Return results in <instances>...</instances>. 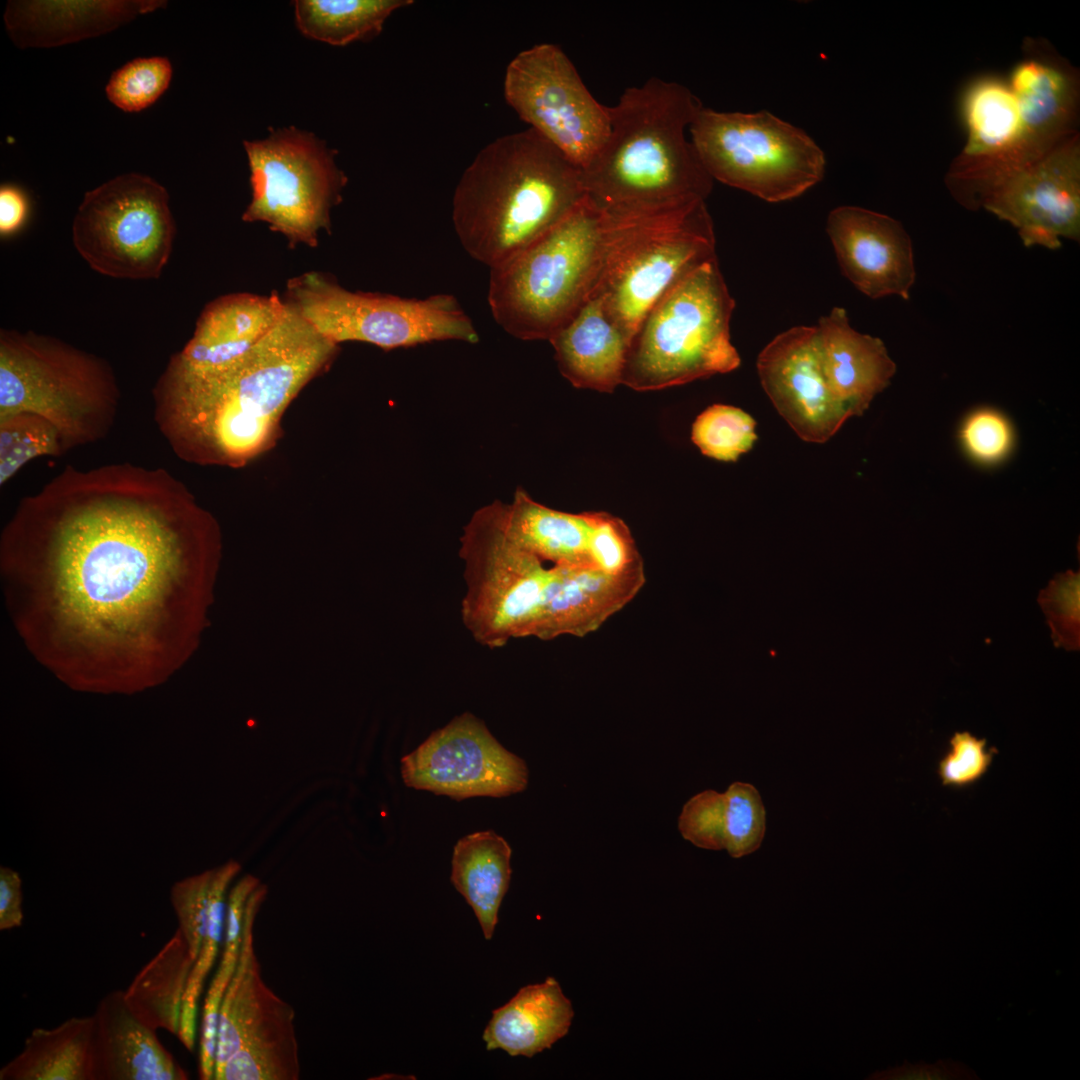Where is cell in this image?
<instances>
[{"label":"cell","mask_w":1080,"mask_h":1080,"mask_svg":"<svg viewBox=\"0 0 1080 1080\" xmlns=\"http://www.w3.org/2000/svg\"><path fill=\"white\" fill-rule=\"evenodd\" d=\"M218 527L168 470L66 465L0 536L7 609L30 653L85 693L165 682L203 625Z\"/></svg>","instance_id":"obj_1"},{"label":"cell","mask_w":1080,"mask_h":1080,"mask_svg":"<svg viewBox=\"0 0 1080 1080\" xmlns=\"http://www.w3.org/2000/svg\"><path fill=\"white\" fill-rule=\"evenodd\" d=\"M286 304L277 326L227 367L190 373L167 364L152 390L153 416L179 458L243 465L269 447L290 402L331 363L338 344Z\"/></svg>","instance_id":"obj_2"},{"label":"cell","mask_w":1080,"mask_h":1080,"mask_svg":"<svg viewBox=\"0 0 1080 1080\" xmlns=\"http://www.w3.org/2000/svg\"><path fill=\"white\" fill-rule=\"evenodd\" d=\"M585 196L581 169L527 128L476 154L455 187L452 223L464 250L491 269L550 230Z\"/></svg>","instance_id":"obj_3"},{"label":"cell","mask_w":1080,"mask_h":1080,"mask_svg":"<svg viewBox=\"0 0 1080 1080\" xmlns=\"http://www.w3.org/2000/svg\"><path fill=\"white\" fill-rule=\"evenodd\" d=\"M700 100L684 85L652 77L609 107L610 132L583 168L593 201L606 209H652L705 201L713 179L686 136Z\"/></svg>","instance_id":"obj_4"},{"label":"cell","mask_w":1080,"mask_h":1080,"mask_svg":"<svg viewBox=\"0 0 1080 1080\" xmlns=\"http://www.w3.org/2000/svg\"><path fill=\"white\" fill-rule=\"evenodd\" d=\"M616 215L589 196L506 262L490 269L496 323L521 340H546L593 295L613 241Z\"/></svg>","instance_id":"obj_5"},{"label":"cell","mask_w":1080,"mask_h":1080,"mask_svg":"<svg viewBox=\"0 0 1080 1080\" xmlns=\"http://www.w3.org/2000/svg\"><path fill=\"white\" fill-rule=\"evenodd\" d=\"M499 511L500 502L478 510L461 537L463 622L489 648L513 638L559 637L571 581L593 565L557 564L521 548L506 534Z\"/></svg>","instance_id":"obj_6"},{"label":"cell","mask_w":1080,"mask_h":1080,"mask_svg":"<svg viewBox=\"0 0 1080 1080\" xmlns=\"http://www.w3.org/2000/svg\"><path fill=\"white\" fill-rule=\"evenodd\" d=\"M120 400L116 374L102 357L53 336L0 330V417L45 418L67 453L106 438Z\"/></svg>","instance_id":"obj_7"},{"label":"cell","mask_w":1080,"mask_h":1080,"mask_svg":"<svg viewBox=\"0 0 1080 1080\" xmlns=\"http://www.w3.org/2000/svg\"><path fill=\"white\" fill-rule=\"evenodd\" d=\"M735 308L713 258L680 280L646 313L630 339L622 385L636 391L683 385L739 367L731 343Z\"/></svg>","instance_id":"obj_8"},{"label":"cell","mask_w":1080,"mask_h":1080,"mask_svg":"<svg viewBox=\"0 0 1080 1080\" xmlns=\"http://www.w3.org/2000/svg\"><path fill=\"white\" fill-rule=\"evenodd\" d=\"M615 233L592 295L629 342L646 313L680 280L716 257L712 218L703 200L613 210Z\"/></svg>","instance_id":"obj_9"},{"label":"cell","mask_w":1080,"mask_h":1080,"mask_svg":"<svg viewBox=\"0 0 1080 1080\" xmlns=\"http://www.w3.org/2000/svg\"><path fill=\"white\" fill-rule=\"evenodd\" d=\"M689 132L713 181L767 202L796 198L825 173V154L815 141L767 111L720 112L702 106Z\"/></svg>","instance_id":"obj_10"},{"label":"cell","mask_w":1080,"mask_h":1080,"mask_svg":"<svg viewBox=\"0 0 1080 1080\" xmlns=\"http://www.w3.org/2000/svg\"><path fill=\"white\" fill-rule=\"evenodd\" d=\"M284 300L336 344L358 341L388 350L479 340L471 319L449 294L417 299L350 291L327 274L311 271L288 281Z\"/></svg>","instance_id":"obj_11"},{"label":"cell","mask_w":1080,"mask_h":1080,"mask_svg":"<svg viewBox=\"0 0 1080 1080\" xmlns=\"http://www.w3.org/2000/svg\"><path fill=\"white\" fill-rule=\"evenodd\" d=\"M244 149L252 194L243 221L266 223L292 246H317L320 233H330L331 210L348 182L337 151L294 126L246 140Z\"/></svg>","instance_id":"obj_12"},{"label":"cell","mask_w":1080,"mask_h":1080,"mask_svg":"<svg viewBox=\"0 0 1080 1080\" xmlns=\"http://www.w3.org/2000/svg\"><path fill=\"white\" fill-rule=\"evenodd\" d=\"M175 222L167 190L125 173L85 193L72 225L75 249L104 276L159 278L173 249Z\"/></svg>","instance_id":"obj_13"},{"label":"cell","mask_w":1080,"mask_h":1080,"mask_svg":"<svg viewBox=\"0 0 1080 1080\" xmlns=\"http://www.w3.org/2000/svg\"><path fill=\"white\" fill-rule=\"evenodd\" d=\"M503 95L518 117L581 170L610 132L609 106L598 102L557 45L540 43L507 65Z\"/></svg>","instance_id":"obj_14"},{"label":"cell","mask_w":1080,"mask_h":1080,"mask_svg":"<svg viewBox=\"0 0 1080 1080\" xmlns=\"http://www.w3.org/2000/svg\"><path fill=\"white\" fill-rule=\"evenodd\" d=\"M401 775L408 787L457 800L504 797L522 792L528 784L524 760L505 749L470 713L455 717L405 755Z\"/></svg>","instance_id":"obj_15"},{"label":"cell","mask_w":1080,"mask_h":1080,"mask_svg":"<svg viewBox=\"0 0 1080 1080\" xmlns=\"http://www.w3.org/2000/svg\"><path fill=\"white\" fill-rule=\"evenodd\" d=\"M500 515L509 538L543 560L593 565L613 575L644 573L629 528L609 513L558 511L518 489L511 504L500 503Z\"/></svg>","instance_id":"obj_16"},{"label":"cell","mask_w":1080,"mask_h":1080,"mask_svg":"<svg viewBox=\"0 0 1080 1080\" xmlns=\"http://www.w3.org/2000/svg\"><path fill=\"white\" fill-rule=\"evenodd\" d=\"M982 208L1014 226L1026 247L1057 249L1080 239V140L1075 133L1022 166L987 196Z\"/></svg>","instance_id":"obj_17"},{"label":"cell","mask_w":1080,"mask_h":1080,"mask_svg":"<svg viewBox=\"0 0 1080 1080\" xmlns=\"http://www.w3.org/2000/svg\"><path fill=\"white\" fill-rule=\"evenodd\" d=\"M962 113L967 142L951 164L945 182L960 205L977 210L1000 182L1032 161L1007 81L995 76L973 81L964 93Z\"/></svg>","instance_id":"obj_18"},{"label":"cell","mask_w":1080,"mask_h":1080,"mask_svg":"<svg viewBox=\"0 0 1080 1080\" xmlns=\"http://www.w3.org/2000/svg\"><path fill=\"white\" fill-rule=\"evenodd\" d=\"M757 371L776 410L804 441L824 443L850 418L824 375L816 326H795L760 352Z\"/></svg>","instance_id":"obj_19"},{"label":"cell","mask_w":1080,"mask_h":1080,"mask_svg":"<svg viewBox=\"0 0 1080 1080\" xmlns=\"http://www.w3.org/2000/svg\"><path fill=\"white\" fill-rule=\"evenodd\" d=\"M826 232L841 272L861 293L910 298L916 269L911 239L899 221L844 205L829 213Z\"/></svg>","instance_id":"obj_20"},{"label":"cell","mask_w":1080,"mask_h":1080,"mask_svg":"<svg viewBox=\"0 0 1080 1080\" xmlns=\"http://www.w3.org/2000/svg\"><path fill=\"white\" fill-rule=\"evenodd\" d=\"M266 895L260 883L247 903L237 966L219 1011L214 1077L244 1046L297 1040L295 1011L264 982L255 952L254 923Z\"/></svg>","instance_id":"obj_21"},{"label":"cell","mask_w":1080,"mask_h":1080,"mask_svg":"<svg viewBox=\"0 0 1080 1080\" xmlns=\"http://www.w3.org/2000/svg\"><path fill=\"white\" fill-rule=\"evenodd\" d=\"M286 309L285 300L276 293L219 296L204 307L192 337L168 364L190 373L223 369L267 336Z\"/></svg>","instance_id":"obj_22"},{"label":"cell","mask_w":1080,"mask_h":1080,"mask_svg":"<svg viewBox=\"0 0 1080 1080\" xmlns=\"http://www.w3.org/2000/svg\"><path fill=\"white\" fill-rule=\"evenodd\" d=\"M1031 52L1014 66L1007 82L1028 158L1034 161L1077 133L1079 81L1076 71L1051 53Z\"/></svg>","instance_id":"obj_23"},{"label":"cell","mask_w":1080,"mask_h":1080,"mask_svg":"<svg viewBox=\"0 0 1080 1080\" xmlns=\"http://www.w3.org/2000/svg\"><path fill=\"white\" fill-rule=\"evenodd\" d=\"M165 5L158 0H12L4 24L17 47L48 48L108 33Z\"/></svg>","instance_id":"obj_24"},{"label":"cell","mask_w":1080,"mask_h":1080,"mask_svg":"<svg viewBox=\"0 0 1080 1080\" xmlns=\"http://www.w3.org/2000/svg\"><path fill=\"white\" fill-rule=\"evenodd\" d=\"M92 1017V1080L188 1079L156 1031L131 1012L122 990L102 997Z\"/></svg>","instance_id":"obj_25"},{"label":"cell","mask_w":1080,"mask_h":1080,"mask_svg":"<svg viewBox=\"0 0 1080 1080\" xmlns=\"http://www.w3.org/2000/svg\"><path fill=\"white\" fill-rule=\"evenodd\" d=\"M828 385L850 417L862 415L896 372L883 341L856 331L844 308L834 307L816 325Z\"/></svg>","instance_id":"obj_26"},{"label":"cell","mask_w":1080,"mask_h":1080,"mask_svg":"<svg viewBox=\"0 0 1080 1080\" xmlns=\"http://www.w3.org/2000/svg\"><path fill=\"white\" fill-rule=\"evenodd\" d=\"M560 373L575 387L612 392L622 382L628 338L591 297L549 339Z\"/></svg>","instance_id":"obj_27"},{"label":"cell","mask_w":1080,"mask_h":1080,"mask_svg":"<svg viewBox=\"0 0 1080 1080\" xmlns=\"http://www.w3.org/2000/svg\"><path fill=\"white\" fill-rule=\"evenodd\" d=\"M573 1016L571 1001L559 983L548 977L522 987L495 1009L482 1038L489 1051L501 1049L510 1056L532 1057L563 1038Z\"/></svg>","instance_id":"obj_28"},{"label":"cell","mask_w":1080,"mask_h":1080,"mask_svg":"<svg viewBox=\"0 0 1080 1080\" xmlns=\"http://www.w3.org/2000/svg\"><path fill=\"white\" fill-rule=\"evenodd\" d=\"M511 855L506 840L493 831L466 835L454 846L450 880L472 908L486 940L494 934L509 888Z\"/></svg>","instance_id":"obj_29"},{"label":"cell","mask_w":1080,"mask_h":1080,"mask_svg":"<svg viewBox=\"0 0 1080 1080\" xmlns=\"http://www.w3.org/2000/svg\"><path fill=\"white\" fill-rule=\"evenodd\" d=\"M93 1017L35 1028L21 1052L0 1069L1 1080H92Z\"/></svg>","instance_id":"obj_30"},{"label":"cell","mask_w":1080,"mask_h":1080,"mask_svg":"<svg viewBox=\"0 0 1080 1080\" xmlns=\"http://www.w3.org/2000/svg\"><path fill=\"white\" fill-rule=\"evenodd\" d=\"M195 960L176 930L124 990L131 1012L153 1030L177 1036L183 998Z\"/></svg>","instance_id":"obj_31"},{"label":"cell","mask_w":1080,"mask_h":1080,"mask_svg":"<svg viewBox=\"0 0 1080 1080\" xmlns=\"http://www.w3.org/2000/svg\"><path fill=\"white\" fill-rule=\"evenodd\" d=\"M412 0H296L298 30L310 39L345 46L379 35L387 19Z\"/></svg>","instance_id":"obj_32"},{"label":"cell","mask_w":1080,"mask_h":1080,"mask_svg":"<svg viewBox=\"0 0 1080 1080\" xmlns=\"http://www.w3.org/2000/svg\"><path fill=\"white\" fill-rule=\"evenodd\" d=\"M240 870V864L234 860H229L220 866L212 868L205 934L188 979L177 1034L181 1043L190 1052L195 1049L199 1002L204 983L215 964L219 948L224 939L230 886Z\"/></svg>","instance_id":"obj_33"},{"label":"cell","mask_w":1080,"mask_h":1080,"mask_svg":"<svg viewBox=\"0 0 1080 1080\" xmlns=\"http://www.w3.org/2000/svg\"><path fill=\"white\" fill-rule=\"evenodd\" d=\"M64 454L58 430L45 418L27 412L0 417V486L32 459Z\"/></svg>","instance_id":"obj_34"},{"label":"cell","mask_w":1080,"mask_h":1080,"mask_svg":"<svg viewBox=\"0 0 1080 1080\" xmlns=\"http://www.w3.org/2000/svg\"><path fill=\"white\" fill-rule=\"evenodd\" d=\"M755 426V420L740 408L715 404L696 418L691 438L704 455L734 462L753 447Z\"/></svg>","instance_id":"obj_35"},{"label":"cell","mask_w":1080,"mask_h":1080,"mask_svg":"<svg viewBox=\"0 0 1080 1080\" xmlns=\"http://www.w3.org/2000/svg\"><path fill=\"white\" fill-rule=\"evenodd\" d=\"M172 73L166 57L136 58L112 73L105 92L109 101L122 111L139 112L167 90Z\"/></svg>","instance_id":"obj_36"},{"label":"cell","mask_w":1080,"mask_h":1080,"mask_svg":"<svg viewBox=\"0 0 1080 1080\" xmlns=\"http://www.w3.org/2000/svg\"><path fill=\"white\" fill-rule=\"evenodd\" d=\"M725 850L733 858L755 852L766 831V811L759 791L750 783L734 782L724 792Z\"/></svg>","instance_id":"obj_37"},{"label":"cell","mask_w":1080,"mask_h":1080,"mask_svg":"<svg viewBox=\"0 0 1080 1080\" xmlns=\"http://www.w3.org/2000/svg\"><path fill=\"white\" fill-rule=\"evenodd\" d=\"M1037 602L1046 616L1055 647L1080 648V574L1067 570L1057 574L1040 591Z\"/></svg>","instance_id":"obj_38"},{"label":"cell","mask_w":1080,"mask_h":1080,"mask_svg":"<svg viewBox=\"0 0 1080 1080\" xmlns=\"http://www.w3.org/2000/svg\"><path fill=\"white\" fill-rule=\"evenodd\" d=\"M998 750L988 748L987 740L969 731L954 732L949 749L937 764V774L944 787L964 790L977 784L989 771Z\"/></svg>","instance_id":"obj_39"},{"label":"cell","mask_w":1080,"mask_h":1080,"mask_svg":"<svg viewBox=\"0 0 1080 1080\" xmlns=\"http://www.w3.org/2000/svg\"><path fill=\"white\" fill-rule=\"evenodd\" d=\"M959 438L965 452L981 464L1002 461L1013 447V429L1008 419L993 408H979L963 421Z\"/></svg>","instance_id":"obj_40"},{"label":"cell","mask_w":1080,"mask_h":1080,"mask_svg":"<svg viewBox=\"0 0 1080 1080\" xmlns=\"http://www.w3.org/2000/svg\"><path fill=\"white\" fill-rule=\"evenodd\" d=\"M212 869L175 882L170 890V901L178 921V931L186 941L192 958L196 961L205 934Z\"/></svg>","instance_id":"obj_41"},{"label":"cell","mask_w":1080,"mask_h":1080,"mask_svg":"<svg viewBox=\"0 0 1080 1080\" xmlns=\"http://www.w3.org/2000/svg\"><path fill=\"white\" fill-rule=\"evenodd\" d=\"M724 809V793L705 790L694 795L679 815L680 834L699 848L725 850Z\"/></svg>","instance_id":"obj_42"},{"label":"cell","mask_w":1080,"mask_h":1080,"mask_svg":"<svg viewBox=\"0 0 1080 1080\" xmlns=\"http://www.w3.org/2000/svg\"><path fill=\"white\" fill-rule=\"evenodd\" d=\"M868 1079L876 1080H971L979 1079L967 1065L955 1060H939L934 1064L919 1062L903 1065L884 1071H877Z\"/></svg>","instance_id":"obj_43"},{"label":"cell","mask_w":1080,"mask_h":1080,"mask_svg":"<svg viewBox=\"0 0 1080 1080\" xmlns=\"http://www.w3.org/2000/svg\"><path fill=\"white\" fill-rule=\"evenodd\" d=\"M22 880L20 874L7 866L0 867V930L21 926Z\"/></svg>","instance_id":"obj_44"},{"label":"cell","mask_w":1080,"mask_h":1080,"mask_svg":"<svg viewBox=\"0 0 1080 1080\" xmlns=\"http://www.w3.org/2000/svg\"><path fill=\"white\" fill-rule=\"evenodd\" d=\"M28 213V203L22 191L14 186L4 185L0 189V233L2 236L13 234L21 228Z\"/></svg>","instance_id":"obj_45"}]
</instances>
